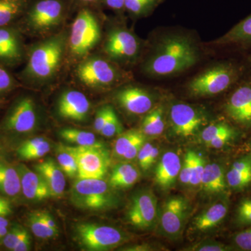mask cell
Segmentation results:
<instances>
[{
	"mask_svg": "<svg viewBox=\"0 0 251 251\" xmlns=\"http://www.w3.org/2000/svg\"><path fill=\"white\" fill-rule=\"evenodd\" d=\"M28 226L36 237L41 239H50L59 235V231L52 229L44 222L39 211L31 212L28 216Z\"/></svg>",
	"mask_w": 251,
	"mask_h": 251,
	"instance_id": "33",
	"label": "cell"
},
{
	"mask_svg": "<svg viewBox=\"0 0 251 251\" xmlns=\"http://www.w3.org/2000/svg\"><path fill=\"white\" fill-rule=\"evenodd\" d=\"M158 0H125V7L135 16L148 13L156 4Z\"/></svg>",
	"mask_w": 251,
	"mask_h": 251,
	"instance_id": "36",
	"label": "cell"
},
{
	"mask_svg": "<svg viewBox=\"0 0 251 251\" xmlns=\"http://www.w3.org/2000/svg\"><path fill=\"white\" fill-rule=\"evenodd\" d=\"M188 251H230V248L221 243L206 242L199 243L190 247Z\"/></svg>",
	"mask_w": 251,
	"mask_h": 251,
	"instance_id": "46",
	"label": "cell"
},
{
	"mask_svg": "<svg viewBox=\"0 0 251 251\" xmlns=\"http://www.w3.org/2000/svg\"><path fill=\"white\" fill-rule=\"evenodd\" d=\"M38 122L37 110L30 97L20 99L8 112L4 120V128L12 133L25 134L33 131Z\"/></svg>",
	"mask_w": 251,
	"mask_h": 251,
	"instance_id": "9",
	"label": "cell"
},
{
	"mask_svg": "<svg viewBox=\"0 0 251 251\" xmlns=\"http://www.w3.org/2000/svg\"><path fill=\"white\" fill-rule=\"evenodd\" d=\"M227 211V202H216L195 219L193 226L199 231H206L215 227L224 221Z\"/></svg>",
	"mask_w": 251,
	"mask_h": 251,
	"instance_id": "25",
	"label": "cell"
},
{
	"mask_svg": "<svg viewBox=\"0 0 251 251\" xmlns=\"http://www.w3.org/2000/svg\"><path fill=\"white\" fill-rule=\"evenodd\" d=\"M235 221L239 226H251V198L239 203L236 211Z\"/></svg>",
	"mask_w": 251,
	"mask_h": 251,
	"instance_id": "38",
	"label": "cell"
},
{
	"mask_svg": "<svg viewBox=\"0 0 251 251\" xmlns=\"http://www.w3.org/2000/svg\"><path fill=\"white\" fill-rule=\"evenodd\" d=\"M140 47L138 39L130 31L115 29L109 33L104 50L112 60L130 62L136 58Z\"/></svg>",
	"mask_w": 251,
	"mask_h": 251,
	"instance_id": "10",
	"label": "cell"
},
{
	"mask_svg": "<svg viewBox=\"0 0 251 251\" xmlns=\"http://www.w3.org/2000/svg\"><path fill=\"white\" fill-rule=\"evenodd\" d=\"M8 231H9L8 227H5V226L0 227V239H3L4 236L7 234Z\"/></svg>",
	"mask_w": 251,
	"mask_h": 251,
	"instance_id": "54",
	"label": "cell"
},
{
	"mask_svg": "<svg viewBox=\"0 0 251 251\" xmlns=\"http://www.w3.org/2000/svg\"><path fill=\"white\" fill-rule=\"evenodd\" d=\"M115 98L120 107L130 115H143L153 108L152 96L140 87H125L117 92Z\"/></svg>",
	"mask_w": 251,
	"mask_h": 251,
	"instance_id": "16",
	"label": "cell"
},
{
	"mask_svg": "<svg viewBox=\"0 0 251 251\" xmlns=\"http://www.w3.org/2000/svg\"><path fill=\"white\" fill-rule=\"evenodd\" d=\"M78 179H103L108 173L110 157L105 147L74 146Z\"/></svg>",
	"mask_w": 251,
	"mask_h": 251,
	"instance_id": "8",
	"label": "cell"
},
{
	"mask_svg": "<svg viewBox=\"0 0 251 251\" xmlns=\"http://www.w3.org/2000/svg\"><path fill=\"white\" fill-rule=\"evenodd\" d=\"M216 44H249L251 43V15L216 41Z\"/></svg>",
	"mask_w": 251,
	"mask_h": 251,
	"instance_id": "29",
	"label": "cell"
},
{
	"mask_svg": "<svg viewBox=\"0 0 251 251\" xmlns=\"http://www.w3.org/2000/svg\"><path fill=\"white\" fill-rule=\"evenodd\" d=\"M233 242L239 250L251 251V226L236 234Z\"/></svg>",
	"mask_w": 251,
	"mask_h": 251,
	"instance_id": "42",
	"label": "cell"
},
{
	"mask_svg": "<svg viewBox=\"0 0 251 251\" xmlns=\"http://www.w3.org/2000/svg\"><path fill=\"white\" fill-rule=\"evenodd\" d=\"M141 130H130L119 135L113 146V152L115 156L122 158L130 145L142 134Z\"/></svg>",
	"mask_w": 251,
	"mask_h": 251,
	"instance_id": "34",
	"label": "cell"
},
{
	"mask_svg": "<svg viewBox=\"0 0 251 251\" xmlns=\"http://www.w3.org/2000/svg\"><path fill=\"white\" fill-rule=\"evenodd\" d=\"M91 109L90 100L85 94L77 90L64 92L57 103L59 116L74 122H84L89 116Z\"/></svg>",
	"mask_w": 251,
	"mask_h": 251,
	"instance_id": "15",
	"label": "cell"
},
{
	"mask_svg": "<svg viewBox=\"0 0 251 251\" xmlns=\"http://www.w3.org/2000/svg\"><path fill=\"white\" fill-rule=\"evenodd\" d=\"M188 205L184 198L175 196L167 200L160 214V227L168 237H179L187 217Z\"/></svg>",
	"mask_w": 251,
	"mask_h": 251,
	"instance_id": "12",
	"label": "cell"
},
{
	"mask_svg": "<svg viewBox=\"0 0 251 251\" xmlns=\"http://www.w3.org/2000/svg\"><path fill=\"white\" fill-rule=\"evenodd\" d=\"M181 158L173 151H167L158 161L155 171V181L162 188H171L176 182L181 168Z\"/></svg>",
	"mask_w": 251,
	"mask_h": 251,
	"instance_id": "20",
	"label": "cell"
},
{
	"mask_svg": "<svg viewBox=\"0 0 251 251\" xmlns=\"http://www.w3.org/2000/svg\"><path fill=\"white\" fill-rule=\"evenodd\" d=\"M73 205L82 210H106L115 204L111 186L103 179H78L70 191Z\"/></svg>",
	"mask_w": 251,
	"mask_h": 251,
	"instance_id": "3",
	"label": "cell"
},
{
	"mask_svg": "<svg viewBox=\"0 0 251 251\" xmlns=\"http://www.w3.org/2000/svg\"><path fill=\"white\" fill-rule=\"evenodd\" d=\"M237 76V71L232 66H216L194 77L188 84V91L197 97L216 95L227 90Z\"/></svg>",
	"mask_w": 251,
	"mask_h": 251,
	"instance_id": "6",
	"label": "cell"
},
{
	"mask_svg": "<svg viewBox=\"0 0 251 251\" xmlns=\"http://www.w3.org/2000/svg\"><path fill=\"white\" fill-rule=\"evenodd\" d=\"M233 129H234L233 127L231 126L226 122H218V123L213 124V125L205 127L202 130V133H201V139L206 145H207L209 142L219 135Z\"/></svg>",
	"mask_w": 251,
	"mask_h": 251,
	"instance_id": "35",
	"label": "cell"
},
{
	"mask_svg": "<svg viewBox=\"0 0 251 251\" xmlns=\"http://www.w3.org/2000/svg\"><path fill=\"white\" fill-rule=\"evenodd\" d=\"M145 140H146V135L142 133L130 145L129 148L127 150L122 158H124L126 161H131V160L136 158L140 149L143 147L144 143H145Z\"/></svg>",
	"mask_w": 251,
	"mask_h": 251,
	"instance_id": "45",
	"label": "cell"
},
{
	"mask_svg": "<svg viewBox=\"0 0 251 251\" xmlns=\"http://www.w3.org/2000/svg\"><path fill=\"white\" fill-rule=\"evenodd\" d=\"M237 130L233 129L227 133H223V134L219 135L209 142L207 144L209 148L214 149H220L224 148L229 143H232L234 139L237 137Z\"/></svg>",
	"mask_w": 251,
	"mask_h": 251,
	"instance_id": "44",
	"label": "cell"
},
{
	"mask_svg": "<svg viewBox=\"0 0 251 251\" xmlns=\"http://www.w3.org/2000/svg\"></svg>",
	"mask_w": 251,
	"mask_h": 251,
	"instance_id": "58",
	"label": "cell"
},
{
	"mask_svg": "<svg viewBox=\"0 0 251 251\" xmlns=\"http://www.w3.org/2000/svg\"><path fill=\"white\" fill-rule=\"evenodd\" d=\"M165 129L164 108L162 105L147 113L141 125V131L146 136H158Z\"/></svg>",
	"mask_w": 251,
	"mask_h": 251,
	"instance_id": "30",
	"label": "cell"
},
{
	"mask_svg": "<svg viewBox=\"0 0 251 251\" xmlns=\"http://www.w3.org/2000/svg\"><path fill=\"white\" fill-rule=\"evenodd\" d=\"M39 214H40L41 217L44 220V222L46 223L52 229H55V230L59 231V227L56 224L55 221L52 216L49 214V213L46 212L44 211H39Z\"/></svg>",
	"mask_w": 251,
	"mask_h": 251,
	"instance_id": "50",
	"label": "cell"
},
{
	"mask_svg": "<svg viewBox=\"0 0 251 251\" xmlns=\"http://www.w3.org/2000/svg\"><path fill=\"white\" fill-rule=\"evenodd\" d=\"M201 187L206 193H224L227 189L226 175L222 167L216 163L206 164L201 179Z\"/></svg>",
	"mask_w": 251,
	"mask_h": 251,
	"instance_id": "23",
	"label": "cell"
},
{
	"mask_svg": "<svg viewBox=\"0 0 251 251\" xmlns=\"http://www.w3.org/2000/svg\"><path fill=\"white\" fill-rule=\"evenodd\" d=\"M11 205V203L7 199L0 196V206H8Z\"/></svg>",
	"mask_w": 251,
	"mask_h": 251,
	"instance_id": "56",
	"label": "cell"
},
{
	"mask_svg": "<svg viewBox=\"0 0 251 251\" xmlns=\"http://www.w3.org/2000/svg\"><path fill=\"white\" fill-rule=\"evenodd\" d=\"M227 186L234 191H242L251 184V155L234 161L226 175Z\"/></svg>",
	"mask_w": 251,
	"mask_h": 251,
	"instance_id": "22",
	"label": "cell"
},
{
	"mask_svg": "<svg viewBox=\"0 0 251 251\" xmlns=\"http://www.w3.org/2000/svg\"><path fill=\"white\" fill-rule=\"evenodd\" d=\"M23 54L22 41L17 31L0 27V62L16 64L21 60Z\"/></svg>",
	"mask_w": 251,
	"mask_h": 251,
	"instance_id": "21",
	"label": "cell"
},
{
	"mask_svg": "<svg viewBox=\"0 0 251 251\" xmlns=\"http://www.w3.org/2000/svg\"><path fill=\"white\" fill-rule=\"evenodd\" d=\"M8 226H9V221H8V220L5 217L0 216V227H2V226L8 227Z\"/></svg>",
	"mask_w": 251,
	"mask_h": 251,
	"instance_id": "55",
	"label": "cell"
},
{
	"mask_svg": "<svg viewBox=\"0 0 251 251\" xmlns=\"http://www.w3.org/2000/svg\"><path fill=\"white\" fill-rule=\"evenodd\" d=\"M153 145L151 143H144L143 147L140 149L139 153H138L137 158H138V163H139L140 168L144 171H147L148 168V160L150 158V153H151V149Z\"/></svg>",
	"mask_w": 251,
	"mask_h": 251,
	"instance_id": "47",
	"label": "cell"
},
{
	"mask_svg": "<svg viewBox=\"0 0 251 251\" xmlns=\"http://www.w3.org/2000/svg\"><path fill=\"white\" fill-rule=\"evenodd\" d=\"M0 191L9 197H17L21 191V176L17 168L0 162Z\"/></svg>",
	"mask_w": 251,
	"mask_h": 251,
	"instance_id": "26",
	"label": "cell"
},
{
	"mask_svg": "<svg viewBox=\"0 0 251 251\" xmlns=\"http://www.w3.org/2000/svg\"><path fill=\"white\" fill-rule=\"evenodd\" d=\"M170 120L173 131L183 138L193 136L205 123V118L201 112L185 103L172 105Z\"/></svg>",
	"mask_w": 251,
	"mask_h": 251,
	"instance_id": "11",
	"label": "cell"
},
{
	"mask_svg": "<svg viewBox=\"0 0 251 251\" xmlns=\"http://www.w3.org/2000/svg\"><path fill=\"white\" fill-rule=\"evenodd\" d=\"M199 57L197 46L187 36H167L157 44L144 70L151 76H169L193 67Z\"/></svg>",
	"mask_w": 251,
	"mask_h": 251,
	"instance_id": "1",
	"label": "cell"
},
{
	"mask_svg": "<svg viewBox=\"0 0 251 251\" xmlns=\"http://www.w3.org/2000/svg\"><path fill=\"white\" fill-rule=\"evenodd\" d=\"M27 232V231L22 226L16 225L11 227V229L8 231L7 234L3 238V244L9 250L14 251V248L17 246L18 243L21 242V239Z\"/></svg>",
	"mask_w": 251,
	"mask_h": 251,
	"instance_id": "39",
	"label": "cell"
},
{
	"mask_svg": "<svg viewBox=\"0 0 251 251\" xmlns=\"http://www.w3.org/2000/svg\"><path fill=\"white\" fill-rule=\"evenodd\" d=\"M12 213V208L11 205L0 206V216L6 217L10 215Z\"/></svg>",
	"mask_w": 251,
	"mask_h": 251,
	"instance_id": "53",
	"label": "cell"
},
{
	"mask_svg": "<svg viewBox=\"0 0 251 251\" xmlns=\"http://www.w3.org/2000/svg\"><path fill=\"white\" fill-rule=\"evenodd\" d=\"M34 169L45 180L52 198L62 197L65 191L66 175L57 162L49 158L36 163Z\"/></svg>",
	"mask_w": 251,
	"mask_h": 251,
	"instance_id": "19",
	"label": "cell"
},
{
	"mask_svg": "<svg viewBox=\"0 0 251 251\" xmlns=\"http://www.w3.org/2000/svg\"><path fill=\"white\" fill-rule=\"evenodd\" d=\"M81 1H83V2L85 3H91L94 2V1H97V0H81Z\"/></svg>",
	"mask_w": 251,
	"mask_h": 251,
	"instance_id": "57",
	"label": "cell"
},
{
	"mask_svg": "<svg viewBox=\"0 0 251 251\" xmlns=\"http://www.w3.org/2000/svg\"><path fill=\"white\" fill-rule=\"evenodd\" d=\"M59 136L67 143L75 146L99 147L104 146L103 143L97 139L96 135L87 130L77 128H65L59 130Z\"/></svg>",
	"mask_w": 251,
	"mask_h": 251,
	"instance_id": "28",
	"label": "cell"
},
{
	"mask_svg": "<svg viewBox=\"0 0 251 251\" xmlns=\"http://www.w3.org/2000/svg\"><path fill=\"white\" fill-rule=\"evenodd\" d=\"M75 233L81 247L90 251L110 250L121 245L127 238L115 227L92 223L77 225Z\"/></svg>",
	"mask_w": 251,
	"mask_h": 251,
	"instance_id": "4",
	"label": "cell"
},
{
	"mask_svg": "<svg viewBox=\"0 0 251 251\" xmlns=\"http://www.w3.org/2000/svg\"><path fill=\"white\" fill-rule=\"evenodd\" d=\"M196 151L189 150L184 157V163L181 164V171L179 173L180 181L183 184H189L192 175L193 159Z\"/></svg>",
	"mask_w": 251,
	"mask_h": 251,
	"instance_id": "40",
	"label": "cell"
},
{
	"mask_svg": "<svg viewBox=\"0 0 251 251\" xmlns=\"http://www.w3.org/2000/svg\"><path fill=\"white\" fill-rule=\"evenodd\" d=\"M31 249V237L29 232L25 234L24 237L14 248V251H27Z\"/></svg>",
	"mask_w": 251,
	"mask_h": 251,
	"instance_id": "49",
	"label": "cell"
},
{
	"mask_svg": "<svg viewBox=\"0 0 251 251\" xmlns=\"http://www.w3.org/2000/svg\"><path fill=\"white\" fill-rule=\"evenodd\" d=\"M65 46L64 34L52 36L36 46L31 51L25 75L36 80L51 78L61 65Z\"/></svg>",
	"mask_w": 251,
	"mask_h": 251,
	"instance_id": "2",
	"label": "cell"
},
{
	"mask_svg": "<svg viewBox=\"0 0 251 251\" xmlns=\"http://www.w3.org/2000/svg\"><path fill=\"white\" fill-rule=\"evenodd\" d=\"M13 86L14 79L12 76L4 68L0 67V93H4L11 90Z\"/></svg>",
	"mask_w": 251,
	"mask_h": 251,
	"instance_id": "48",
	"label": "cell"
},
{
	"mask_svg": "<svg viewBox=\"0 0 251 251\" xmlns=\"http://www.w3.org/2000/svg\"><path fill=\"white\" fill-rule=\"evenodd\" d=\"M140 177L138 168L129 162H122L112 169L109 184L112 188H129L138 182Z\"/></svg>",
	"mask_w": 251,
	"mask_h": 251,
	"instance_id": "24",
	"label": "cell"
},
{
	"mask_svg": "<svg viewBox=\"0 0 251 251\" xmlns=\"http://www.w3.org/2000/svg\"><path fill=\"white\" fill-rule=\"evenodd\" d=\"M159 155V150L157 148L156 146L153 145L152 149L151 150V153H150V158L148 160V168L152 166L153 163L156 162L157 157Z\"/></svg>",
	"mask_w": 251,
	"mask_h": 251,
	"instance_id": "52",
	"label": "cell"
},
{
	"mask_svg": "<svg viewBox=\"0 0 251 251\" xmlns=\"http://www.w3.org/2000/svg\"><path fill=\"white\" fill-rule=\"evenodd\" d=\"M25 0H0V27L14 21L23 12Z\"/></svg>",
	"mask_w": 251,
	"mask_h": 251,
	"instance_id": "32",
	"label": "cell"
},
{
	"mask_svg": "<svg viewBox=\"0 0 251 251\" xmlns=\"http://www.w3.org/2000/svg\"><path fill=\"white\" fill-rule=\"evenodd\" d=\"M76 75L82 84L91 88H107L120 81V74L105 59L94 57L86 59L77 68Z\"/></svg>",
	"mask_w": 251,
	"mask_h": 251,
	"instance_id": "7",
	"label": "cell"
},
{
	"mask_svg": "<svg viewBox=\"0 0 251 251\" xmlns=\"http://www.w3.org/2000/svg\"><path fill=\"white\" fill-rule=\"evenodd\" d=\"M51 144L44 137H36L27 140L18 148V156L23 160L39 159L50 151Z\"/></svg>",
	"mask_w": 251,
	"mask_h": 251,
	"instance_id": "27",
	"label": "cell"
},
{
	"mask_svg": "<svg viewBox=\"0 0 251 251\" xmlns=\"http://www.w3.org/2000/svg\"><path fill=\"white\" fill-rule=\"evenodd\" d=\"M123 133V126L120 120L117 117L115 110H112L108 121L104 126L103 129L100 132V135L106 138H112Z\"/></svg>",
	"mask_w": 251,
	"mask_h": 251,
	"instance_id": "37",
	"label": "cell"
},
{
	"mask_svg": "<svg viewBox=\"0 0 251 251\" xmlns=\"http://www.w3.org/2000/svg\"><path fill=\"white\" fill-rule=\"evenodd\" d=\"M109 7L115 10H120L125 7V0H104Z\"/></svg>",
	"mask_w": 251,
	"mask_h": 251,
	"instance_id": "51",
	"label": "cell"
},
{
	"mask_svg": "<svg viewBox=\"0 0 251 251\" xmlns=\"http://www.w3.org/2000/svg\"><path fill=\"white\" fill-rule=\"evenodd\" d=\"M100 36L97 18L90 10H82L73 23L69 38L71 52L77 57L86 55L98 44Z\"/></svg>",
	"mask_w": 251,
	"mask_h": 251,
	"instance_id": "5",
	"label": "cell"
},
{
	"mask_svg": "<svg viewBox=\"0 0 251 251\" xmlns=\"http://www.w3.org/2000/svg\"><path fill=\"white\" fill-rule=\"evenodd\" d=\"M17 170L21 176V191L27 200L37 202L52 198L49 186L39 173L25 164L18 165Z\"/></svg>",
	"mask_w": 251,
	"mask_h": 251,
	"instance_id": "18",
	"label": "cell"
},
{
	"mask_svg": "<svg viewBox=\"0 0 251 251\" xmlns=\"http://www.w3.org/2000/svg\"><path fill=\"white\" fill-rule=\"evenodd\" d=\"M112 110H113V108L110 105H105V106L99 109L96 114L94 122V128L96 131L100 133L105 123L108 121L109 116H110Z\"/></svg>",
	"mask_w": 251,
	"mask_h": 251,
	"instance_id": "43",
	"label": "cell"
},
{
	"mask_svg": "<svg viewBox=\"0 0 251 251\" xmlns=\"http://www.w3.org/2000/svg\"><path fill=\"white\" fill-rule=\"evenodd\" d=\"M64 16V6L59 0H41L29 11L27 24L39 32L58 25Z\"/></svg>",
	"mask_w": 251,
	"mask_h": 251,
	"instance_id": "13",
	"label": "cell"
},
{
	"mask_svg": "<svg viewBox=\"0 0 251 251\" xmlns=\"http://www.w3.org/2000/svg\"><path fill=\"white\" fill-rule=\"evenodd\" d=\"M205 161L202 156V155L198 154L195 153L194 159H193L192 175H191L190 185L193 186L201 185V179L204 167H205Z\"/></svg>",
	"mask_w": 251,
	"mask_h": 251,
	"instance_id": "41",
	"label": "cell"
},
{
	"mask_svg": "<svg viewBox=\"0 0 251 251\" xmlns=\"http://www.w3.org/2000/svg\"><path fill=\"white\" fill-rule=\"evenodd\" d=\"M57 162L66 176L69 178L77 177L76 156L74 146L59 144L56 148Z\"/></svg>",
	"mask_w": 251,
	"mask_h": 251,
	"instance_id": "31",
	"label": "cell"
},
{
	"mask_svg": "<svg viewBox=\"0 0 251 251\" xmlns=\"http://www.w3.org/2000/svg\"><path fill=\"white\" fill-rule=\"evenodd\" d=\"M227 115L243 126H251V85L241 86L230 96L226 105Z\"/></svg>",
	"mask_w": 251,
	"mask_h": 251,
	"instance_id": "17",
	"label": "cell"
},
{
	"mask_svg": "<svg viewBox=\"0 0 251 251\" xmlns=\"http://www.w3.org/2000/svg\"><path fill=\"white\" fill-rule=\"evenodd\" d=\"M127 215L130 224L138 228L152 227L158 216V204L154 195L148 191L136 195L132 200Z\"/></svg>",
	"mask_w": 251,
	"mask_h": 251,
	"instance_id": "14",
	"label": "cell"
}]
</instances>
